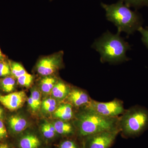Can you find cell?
I'll return each mask as SVG.
<instances>
[{"mask_svg":"<svg viewBox=\"0 0 148 148\" xmlns=\"http://www.w3.org/2000/svg\"><path fill=\"white\" fill-rule=\"evenodd\" d=\"M108 32L95 41L92 47L101 54L102 63H119L128 61L126 52L130 49L129 44L120 36Z\"/></svg>","mask_w":148,"mask_h":148,"instance_id":"1","label":"cell"},{"mask_svg":"<svg viewBox=\"0 0 148 148\" xmlns=\"http://www.w3.org/2000/svg\"><path fill=\"white\" fill-rule=\"evenodd\" d=\"M76 119L78 132L84 138L99 132L119 129L118 117L103 116L86 108L77 115Z\"/></svg>","mask_w":148,"mask_h":148,"instance_id":"2","label":"cell"},{"mask_svg":"<svg viewBox=\"0 0 148 148\" xmlns=\"http://www.w3.org/2000/svg\"><path fill=\"white\" fill-rule=\"evenodd\" d=\"M101 5L106 10L107 19L116 26L118 33L124 32L130 34L141 27L138 14L131 10L122 1L112 5L102 3Z\"/></svg>","mask_w":148,"mask_h":148,"instance_id":"3","label":"cell"},{"mask_svg":"<svg viewBox=\"0 0 148 148\" xmlns=\"http://www.w3.org/2000/svg\"><path fill=\"white\" fill-rule=\"evenodd\" d=\"M119 127L127 137L139 136L148 129V110L135 106L125 110L119 118Z\"/></svg>","mask_w":148,"mask_h":148,"instance_id":"4","label":"cell"},{"mask_svg":"<svg viewBox=\"0 0 148 148\" xmlns=\"http://www.w3.org/2000/svg\"><path fill=\"white\" fill-rule=\"evenodd\" d=\"M84 108L110 118L118 117L125 111L122 102L117 99L108 102H98L92 99L88 106Z\"/></svg>","mask_w":148,"mask_h":148,"instance_id":"5","label":"cell"},{"mask_svg":"<svg viewBox=\"0 0 148 148\" xmlns=\"http://www.w3.org/2000/svg\"><path fill=\"white\" fill-rule=\"evenodd\" d=\"M120 132L119 129L99 132L85 138V148H110Z\"/></svg>","mask_w":148,"mask_h":148,"instance_id":"6","label":"cell"},{"mask_svg":"<svg viewBox=\"0 0 148 148\" xmlns=\"http://www.w3.org/2000/svg\"><path fill=\"white\" fill-rule=\"evenodd\" d=\"M63 56V52H60L40 59L37 65L38 73L44 76L52 75L60 68Z\"/></svg>","mask_w":148,"mask_h":148,"instance_id":"7","label":"cell"},{"mask_svg":"<svg viewBox=\"0 0 148 148\" xmlns=\"http://www.w3.org/2000/svg\"><path fill=\"white\" fill-rule=\"evenodd\" d=\"M27 99L23 91L11 92L5 95H0V103L10 111H15L24 105Z\"/></svg>","mask_w":148,"mask_h":148,"instance_id":"8","label":"cell"},{"mask_svg":"<svg viewBox=\"0 0 148 148\" xmlns=\"http://www.w3.org/2000/svg\"><path fill=\"white\" fill-rule=\"evenodd\" d=\"M67 98L69 103L77 108L87 107L92 100L85 91L77 88L71 89Z\"/></svg>","mask_w":148,"mask_h":148,"instance_id":"9","label":"cell"},{"mask_svg":"<svg viewBox=\"0 0 148 148\" xmlns=\"http://www.w3.org/2000/svg\"><path fill=\"white\" fill-rule=\"evenodd\" d=\"M9 125L11 131L14 134H18L24 131L27 127V121L18 115H14L10 117Z\"/></svg>","mask_w":148,"mask_h":148,"instance_id":"10","label":"cell"},{"mask_svg":"<svg viewBox=\"0 0 148 148\" xmlns=\"http://www.w3.org/2000/svg\"><path fill=\"white\" fill-rule=\"evenodd\" d=\"M54 116L61 120L69 121L74 116L73 106L69 103L61 104L54 111Z\"/></svg>","mask_w":148,"mask_h":148,"instance_id":"11","label":"cell"},{"mask_svg":"<svg viewBox=\"0 0 148 148\" xmlns=\"http://www.w3.org/2000/svg\"><path fill=\"white\" fill-rule=\"evenodd\" d=\"M40 145L39 138L33 133H27L23 135L18 142L19 148H39Z\"/></svg>","mask_w":148,"mask_h":148,"instance_id":"12","label":"cell"},{"mask_svg":"<svg viewBox=\"0 0 148 148\" xmlns=\"http://www.w3.org/2000/svg\"><path fill=\"white\" fill-rule=\"evenodd\" d=\"M71 90V88L69 85L63 82L59 81L56 83L51 92L54 98L62 100L67 98Z\"/></svg>","mask_w":148,"mask_h":148,"instance_id":"13","label":"cell"},{"mask_svg":"<svg viewBox=\"0 0 148 148\" xmlns=\"http://www.w3.org/2000/svg\"><path fill=\"white\" fill-rule=\"evenodd\" d=\"M56 133L63 136H69L74 133V128L68 121L58 120L53 124Z\"/></svg>","mask_w":148,"mask_h":148,"instance_id":"14","label":"cell"},{"mask_svg":"<svg viewBox=\"0 0 148 148\" xmlns=\"http://www.w3.org/2000/svg\"><path fill=\"white\" fill-rule=\"evenodd\" d=\"M56 82H57L55 78L50 75L45 76L40 83L41 90L44 93H49L52 91Z\"/></svg>","mask_w":148,"mask_h":148,"instance_id":"15","label":"cell"},{"mask_svg":"<svg viewBox=\"0 0 148 148\" xmlns=\"http://www.w3.org/2000/svg\"><path fill=\"white\" fill-rule=\"evenodd\" d=\"M15 85L14 77L7 76L0 79V86L3 91L6 92H12Z\"/></svg>","mask_w":148,"mask_h":148,"instance_id":"16","label":"cell"},{"mask_svg":"<svg viewBox=\"0 0 148 148\" xmlns=\"http://www.w3.org/2000/svg\"><path fill=\"white\" fill-rule=\"evenodd\" d=\"M41 131L43 136L47 140L52 139L57 133L53 124L48 122L43 123L41 127Z\"/></svg>","mask_w":148,"mask_h":148,"instance_id":"17","label":"cell"},{"mask_svg":"<svg viewBox=\"0 0 148 148\" xmlns=\"http://www.w3.org/2000/svg\"><path fill=\"white\" fill-rule=\"evenodd\" d=\"M10 66V67L11 74L14 77L17 79L27 72L23 66L19 63L15 62H11Z\"/></svg>","mask_w":148,"mask_h":148,"instance_id":"18","label":"cell"},{"mask_svg":"<svg viewBox=\"0 0 148 148\" xmlns=\"http://www.w3.org/2000/svg\"><path fill=\"white\" fill-rule=\"evenodd\" d=\"M17 79L18 84L24 87H29L33 82L34 77L32 75L27 73L18 77Z\"/></svg>","mask_w":148,"mask_h":148,"instance_id":"19","label":"cell"},{"mask_svg":"<svg viewBox=\"0 0 148 148\" xmlns=\"http://www.w3.org/2000/svg\"><path fill=\"white\" fill-rule=\"evenodd\" d=\"M125 3L127 6L133 7H141L144 6H148V0H120Z\"/></svg>","mask_w":148,"mask_h":148,"instance_id":"20","label":"cell"},{"mask_svg":"<svg viewBox=\"0 0 148 148\" xmlns=\"http://www.w3.org/2000/svg\"><path fill=\"white\" fill-rule=\"evenodd\" d=\"M31 92H31V96L38 110L40 108V107L42 105L40 92L36 88L32 89Z\"/></svg>","mask_w":148,"mask_h":148,"instance_id":"21","label":"cell"},{"mask_svg":"<svg viewBox=\"0 0 148 148\" xmlns=\"http://www.w3.org/2000/svg\"><path fill=\"white\" fill-rule=\"evenodd\" d=\"M11 74L10 64L4 61L0 62V77L9 76Z\"/></svg>","mask_w":148,"mask_h":148,"instance_id":"22","label":"cell"},{"mask_svg":"<svg viewBox=\"0 0 148 148\" xmlns=\"http://www.w3.org/2000/svg\"><path fill=\"white\" fill-rule=\"evenodd\" d=\"M138 30L142 35V40L143 43L148 48V29H144L140 27Z\"/></svg>","mask_w":148,"mask_h":148,"instance_id":"23","label":"cell"},{"mask_svg":"<svg viewBox=\"0 0 148 148\" xmlns=\"http://www.w3.org/2000/svg\"><path fill=\"white\" fill-rule=\"evenodd\" d=\"M59 148H77V146L73 140H66L61 143Z\"/></svg>","mask_w":148,"mask_h":148,"instance_id":"24","label":"cell"},{"mask_svg":"<svg viewBox=\"0 0 148 148\" xmlns=\"http://www.w3.org/2000/svg\"><path fill=\"white\" fill-rule=\"evenodd\" d=\"M7 137V132L4 124L0 119V141L4 140Z\"/></svg>","mask_w":148,"mask_h":148,"instance_id":"25","label":"cell"},{"mask_svg":"<svg viewBox=\"0 0 148 148\" xmlns=\"http://www.w3.org/2000/svg\"><path fill=\"white\" fill-rule=\"evenodd\" d=\"M42 109L52 106H56V102L55 99L52 98H48L45 99L42 103Z\"/></svg>","mask_w":148,"mask_h":148,"instance_id":"26","label":"cell"},{"mask_svg":"<svg viewBox=\"0 0 148 148\" xmlns=\"http://www.w3.org/2000/svg\"><path fill=\"white\" fill-rule=\"evenodd\" d=\"M27 101H28V104H29L30 108L32 109V111H34V112H36V111L38 110L36 105H35V103L31 96L28 98Z\"/></svg>","mask_w":148,"mask_h":148,"instance_id":"27","label":"cell"},{"mask_svg":"<svg viewBox=\"0 0 148 148\" xmlns=\"http://www.w3.org/2000/svg\"><path fill=\"white\" fill-rule=\"evenodd\" d=\"M0 148H10V147L7 143H1L0 144Z\"/></svg>","mask_w":148,"mask_h":148,"instance_id":"28","label":"cell"},{"mask_svg":"<svg viewBox=\"0 0 148 148\" xmlns=\"http://www.w3.org/2000/svg\"><path fill=\"white\" fill-rule=\"evenodd\" d=\"M5 57V56L3 54L1 51L0 49V62L3 61L4 60Z\"/></svg>","mask_w":148,"mask_h":148,"instance_id":"29","label":"cell"},{"mask_svg":"<svg viewBox=\"0 0 148 148\" xmlns=\"http://www.w3.org/2000/svg\"><path fill=\"white\" fill-rule=\"evenodd\" d=\"M3 114V110L2 108H0V118L2 117Z\"/></svg>","mask_w":148,"mask_h":148,"instance_id":"30","label":"cell"},{"mask_svg":"<svg viewBox=\"0 0 148 148\" xmlns=\"http://www.w3.org/2000/svg\"><path fill=\"white\" fill-rule=\"evenodd\" d=\"M82 148H85L84 147V146L83 145L82 147Z\"/></svg>","mask_w":148,"mask_h":148,"instance_id":"31","label":"cell"},{"mask_svg":"<svg viewBox=\"0 0 148 148\" xmlns=\"http://www.w3.org/2000/svg\"></svg>","mask_w":148,"mask_h":148,"instance_id":"32","label":"cell"}]
</instances>
